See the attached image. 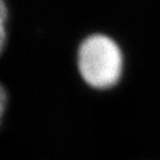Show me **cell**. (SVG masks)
<instances>
[{
    "instance_id": "obj_1",
    "label": "cell",
    "mask_w": 160,
    "mask_h": 160,
    "mask_svg": "<svg viewBox=\"0 0 160 160\" xmlns=\"http://www.w3.org/2000/svg\"><path fill=\"white\" fill-rule=\"evenodd\" d=\"M78 69L88 85L100 89L111 88L119 81L123 69L119 46L102 34L86 38L78 50Z\"/></svg>"
},
{
    "instance_id": "obj_2",
    "label": "cell",
    "mask_w": 160,
    "mask_h": 160,
    "mask_svg": "<svg viewBox=\"0 0 160 160\" xmlns=\"http://www.w3.org/2000/svg\"><path fill=\"white\" fill-rule=\"evenodd\" d=\"M8 18V8L5 6L4 0H1V16H0V22H1V50H3L5 43V20Z\"/></svg>"
}]
</instances>
